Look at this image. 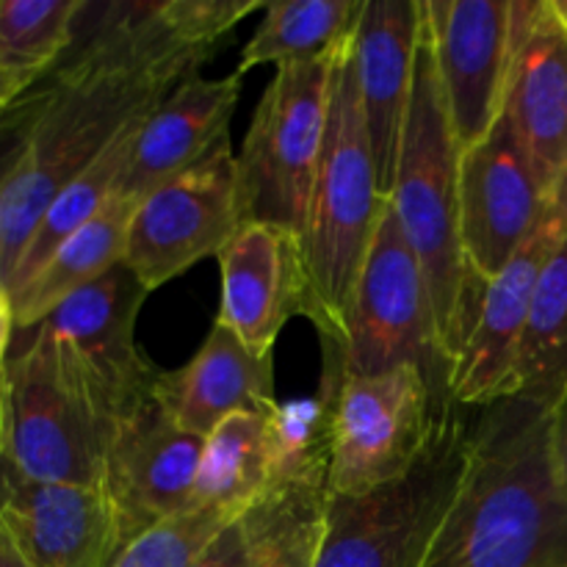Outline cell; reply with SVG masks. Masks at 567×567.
<instances>
[{"mask_svg": "<svg viewBox=\"0 0 567 567\" xmlns=\"http://www.w3.org/2000/svg\"><path fill=\"white\" fill-rule=\"evenodd\" d=\"M210 50L183 42L161 17V3H114L89 31L53 83L39 92L25 144L0 199V277L14 266L55 197L144 120L183 81L197 75Z\"/></svg>", "mask_w": 567, "mask_h": 567, "instance_id": "obj_1", "label": "cell"}, {"mask_svg": "<svg viewBox=\"0 0 567 567\" xmlns=\"http://www.w3.org/2000/svg\"><path fill=\"white\" fill-rule=\"evenodd\" d=\"M424 567H567V493L548 449V404L509 396L485 408Z\"/></svg>", "mask_w": 567, "mask_h": 567, "instance_id": "obj_2", "label": "cell"}, {"mask_svg": "<svg viewBox=\"0 0 567 567\" xmlns=\"http://www.w3.org/2000/svg\"><path fill=\"white\" fill-rule=\"evenodd\" d=\"M460 158L463 150L449 116L430 28L421 17L396 186L388 199L396 208L404 238L424 269L437 343L449 363V374L463 352L485 293V282L471 275L460 241Z\"/></svg>", "mask_w": 567, "mask_h": 567, "instance_id": "obj_3", "label": "cell"}, {"mask_svg": "<svg viewBox=\"0 0 567 567\" xmlns=\"http://www.w3.org/2000/svg\"><path fill=\"white\" fill-rule=\"evenodd\" d=\"M385 197L377 186L374 155L363 120L354 33L332 66L324 147L302 230L310 313L324 349L341 352L354 288L374 238Z\"/></svg>", "mask_w": 567, "mask_h": 567, "instance_id": "obj_4", "label": "cell"}, {"mask_svg": "<svg viewBox=\"0 0 567 567\" xmlns=\"http://www.w3.org/2000/svg\"><path fill=\"white\" fill-rule=\"evenodd\" d=\"M449 399L419 463L399 480L360 496H330L316 567H424L460 491L474 426Z\"/></svg>", "mask_w": 567, "mask_h": 567, "instance_id": "obj_5", "label": "cell"}, {"mask_svg": "<svg viewBox=\"0 0 567 567\" xmlns=\"http://www.w3.org/2000/svg\"><path fill=\"white\" fill-rule=\"evenodd\" d=\"M116 424L39 327L20 330L3 365V446L22 474L103 487Z\"/></svg>", "mask_w": 567, "mask_h": 567, "instance_id": "obj_6", "label": "cell"}, {"mask_svg": "<svg viewBox=\"0 0 567 567\" xmlns=\"http://www.w3.org/2000/svg\"><path fill=\"white\" fill-rule=\"evenodd\" d=\"M341 50V48H338ZM277 66L238 161L244 219L302 236L324 147L336 55Z\"/></svg>", "mask_w": 567, "mask_h": 567, "instance_id": "obj_7", "label": "cell"}, {"mask_svg": "<svg viewBox=\"0 0 567 567\" xmlns=\"http://www.w3.org/2000/svg\"><path fill=\"white\" fill-rule=\"evenodd\" d=\"M338 354L343 377H371L413 363L432 382L449 388V363L437 343L424 269L404 238L391 199L382 203L354 288L347 341Z\"/></svg>", "mask_w": 567, "mask_h": 567, "instance_id": "obj_8", "label": "cell"}, {"mask_svg": "<svg viewBox=\"0 0 567 567\" xmlns=\"http://www.w3.org/2000/svg\"><path fill=\"white\" fill-rule=\"evenodd\" d=\"M452 399L413 363L343 377L332 410L330 496H360L408 474Z\"/></svg>", "mask_w": 567, "mask_h": 567, "instance_id": "obj_9", "label": "cell"}, {"mask_svg": "<svg viewBox=\"0 0 567 567\" xmlns=\"http://www.w3.org/2000/svg\"><path fill=\"white\" fill-rule=\"evenodd\" d=\"M244 225L238 161L227 138L192 169L138 199L122 264L153 293L199 260L219 258Z\"/></svg>", "mask_w": 567, "mask_h": 567, "instance_id": "obj_10", "label": "cell"}, {"mask_svg": "<svg viewBox=\"0 0 567 567\" xmlns=\"http://www.w3.org/2000/svg\"><path fill=\"white\" fill-rule=\"evenodd\" d=\"M147 299L125 264L59 305L39 330L48 332L105 415L120 426L155 399L161 371L138 352L136 316Z\"/></svg>", "mask_w": 567, "mask_h": 567, "instance_id": "obj_11", "label": "cell"}, {"mask_svg": "<svg viewBox=\"0 0 567 567\" xmlns=\"http://www.w3.org/2000/svg\"><path fill=\"white\" fill-rule=\"evenodd\" d=\"M548 205L551 194L502 111L460 158V241L471 275L487 286L540 230Z\"/></svg>", "mask_w": 567, "mask_h": 567, "instance_id": "obj_12", "label": "cell"}, {"mask_svg": "<svg viewBox=\"0 0 567 567\" xmlns=\"http://www.w3.org/2000/svg\"><path fill=\"white\" fill-rule=\"evenodd\" d=\"M424 20L460 150H468L504 111L513 0H424Z\"/></svg>", "mask_w": 567, "mask_h": 567, "instance_id": "obj_13", "label": "cell"}, {"mask_svg": "<svg viewBox=\"0 0 567 567\" xmlns=\"http://www.w3.org/2000/svg\"><path fill=\"white\" fill-rule=\"evenodd\" d=\"M203 446L205 437L177 426L158 399L120 421L105 457L103 491L122 546L192 507Z\"/></svg>", "mask_w": 567, "mask_h": 567, "instance_id": "obj_14", "label": "cell"}, {"mask_svg": "<svg viewBox=\"0 0 567 567\" xmlns=\"http://www.w3.org/2000/svg\"><path fill=\"white\" fill-rule=\"evenodd\" d=\"M0 524L37 567H109L122 546L103 487L33 480L3 454Z\"/></svg>", "mask_w": 567, "mask_h": 567, "instance_id": "obj_15", "label": "cell"}, {"mask_svg": "<svg viewBox=\"0 0 567 567\" xmlns=\"http://www.w3.org/2000/svg\"><path fill=\"white\" fill-rule=\"evenodd\" d=\"M504 111L551 194L567 169V20L557 0H513Z\"/></svg>", "mask_w": 567, "mask_h": 567, "instance_id": "obj_16", "label": "cell"}, {"mask_svg": "<svg viewBox=\"0 0 567 567\" xmlns=\"http://www.w3.org/2000/svg\"><path fill=\"white\" fill-rule=\"evenodd\" d=\"M559 241L563 236L548 214L540 230L485 286L480 313L449 374V393L457 404L491 408L515 396V369L537 277Z\"/></svg>", "mask_w": 567, "mask_h": 567, "instance_id": "obj_17", "label": "cell"}, {"mask_svg": "<svg viewBox=\"0 0 567 567\" xmlns=\"http://www.w3.org/2000/svg\"><path fill=\"white\" fill-rule=\"evenodd\" d=\"M221 305L216 321L249 349L271 354L293 316L310 313L302 238L277 225L249 221L219 252Z\"/></svg>", "mask_w": 567, "mask_h": 567, "instance_id": "obj_18", "label": "cell"}, {"mask_svg": "<svg viewBox=\"0 0 567 567\" xmlns=\"http://www.w3.org/2000/svg\"><path fill=\"white\" fill-rule=\"evenodd\" d=\"M424 0H365L354 28V61L377 186L391 197L413 89Z\"/></svg>", "mask_w": 567, "mask_h": 567, "instance_id": "obj_19", "label": "cell"}, {"mask_svg": "<svg viewBox=\"0 0 567 567\" xmlns=\"http://www.w3.org/2000/svg\"><path fill=\"white\" fill-rule=\"evenodd\" d=\"M155 399L177 426L199 437H208L236 413H275L280 408L271 354L249 349L219 321L186 365L161 371Z\"/></svg>", "mask_w": 567, "mask_h": 567, "instance_id": "obj_20", "label": "cell"}, {"mask_svg": "<svg viewBox=\"0 0 567 567\" xmlns=\"http://www.w3.org/2000/svg\"><path fill=\"white\" fill-rule=\"evenodd\" d=\"M241 83L244 75L238 72L225 78L192 75L161 100L138 127L120 192L138 203L155 186L192 169L227 142Z\"/></svg>", "mask_w": 567, "mask_h": 567, "instance_id": "obj_21", "label": "cell"}, {"mask_svg": "<svg viewBox=\"0 0 567 567\" xmlns=\"http://www.w3.org/2000/svg\"><path fill=\"white\" fill-rule=\"evenodd\" d=\"M133 208L136 203L116 188L114 197L81 230L72 233L25 286L11 293L17 332L37 327L64 299L92 286L125 260Z\"/></svg>", "mask_w": 567, "mask_h": 567, "instance_id": "obj_22", "label": "cell"}, {"mask_svg": "<svg viewBox=\"0 0 567 567\" xmlns=\"http://www.w3.org/2000/svg\"><path fill=\"white\" fill-rule=\"evenodd\" d=\"M330 476L269 485L241 515L247 567H316L327 529Z\"/></svg>", "mask_w": 567, "mask_h": 567, "instance_id": "obj_23", "label": "cell"}, {"mask_svg": "<svg viewBox=\"0 0 567 567\" xmlns=\"http://www.w3.org/2000/svg\"><path fill=\"white\" fill-rule=\"evenodd\" d=\"M275 413H236L205 437L194 504L238 518L269 487Z\"/></svg>", "mask_w": 567, "mask_h": 567, "instance_id": "obj_24", "label": "cell"}, {"mask_svg": "<svg viewBox=\"0 0 567 567\" xmlns=\"http://www.w3.org/2000/svg\"><path fill=\"white\" fill-rule=\"evenodd\" d=\"M147 116H144V120H147ZM144 120H136L133 125H127L125 131L103 150V155H100L89 169H83L81 175L50 203V208L44 210V216L39 219L33 236L28 238L20 260H17L14 275H11L9 286H6L9 288V297L17 288L25 286V282L48 264L50 255H53L72 233L81 230V227L86 225L111 197H114L122 177H125L127 166H131L138 127H142Z\"/></svg>", "mask_w": 567, "mask_h": 567, "instance_id": "obj_25", "label": "cell"}, {"mask_svg": "<svg viewBox=\"0 0 567 567\" xmlns=\"http://www.w3.org/2000/svg\"><path fill=\"white\" fill-rule=\"evenodd\" d=\"M365 0H280L266 6L264 22L244 48L236 72L264 64L310 61L341 48L354 33Z\"/></svg>", "mask_w": 567, "mask_h": 567, "instance_id": "obj_26", "label": "cell"}, {"mask_svg": "<svg viewBox=\"0 0 567 567\" xmlns=\"http://www.w3.org/2000/svg\"><path fill=\"white\" fill-rule=\"evenodd\" d=\"M567 388V238L557 244L537 277L529 308L518 369L515 396L551 408Z\"/></svg>", "mask_w": 567, "mask_h": 567, "instance_id": "obj_27", "label": "cell"}, {"mask_svg": "<svg viewBox=\"0 0 567 567\" xmlns=\"http://www.w3.org/2000/svg\"><path fill=\"white\" fill-rule=\"evenodd\" d=\"M83 0H0V66L39 81L75 44Z\"/></svg>", "mask_w": 567, "mask_h": 567, "instance_id": "obj_28", "label": "cell"}, {"mask_svg": "<svg viewBox=\"0 0 567 567\" xmlns=\"http://www.w3.org/2000/svg\"><path fill=\"white\" fill-rule=\"evenodd\" d=\"M233 520L238 518L192 504L125 543L109 567H192Z\"/></svg>", "mask_w": 567, "mask_h": 567, "instance_id": "obj_29", "label": "cell"}, {"mask_svg": "<svg viewBox=\"0 0 567 567\" xmlns=\"http://www.w3.org/2000/svg\"><path fill=\"white\" fill-rule=\"evenodd\" d=\"M260 6V0H166L161 17L188 44L214 53L225 33Z\"/></svg>", "mask_w": 567, "mask_h": 567, "instance_id": "obj_30", "label": "cell"}, {"mask_svg": "<svg viewBox=\"0 0 567 567\" xmlns=\"http://www.w3.org/2000/svg\"><path fill=\"white\" fill-rule=\"evenodd\" d=\"M39 92H28L9 114L0 120V199H3L6 181H9L11 169H14L17 158L22 153V144H25L28 127H31L33 111H37Z\"/></svg>", "mask_w": 567, "mask_h": 567, "instance_id": "obj_31", "label": "cell"}, {"mask_svg": "<svg viewBox=\"0 0 567 567\" xmlns=\"http://www.w3.org/2000/svg\"><path fill=\"white\" fill-rule=\"evenodd\" d=\"M192 567H247V546L238 520H233Z\"/></svg>", "mask_w": 567, "mask_h": 567, "instance_id": "obj_32", "label": "cell"}, {"mask_svg": "<svg viewBox=\"0 0 567 567\" xmlns=\"http://www.w3.org/2000/svg\"><path fill=\"white\" fill-rule=\"evenodd\" d=\"M548 449L559 485L567 493V388L548 408Z\"/></svg>", "mask_w": 567, "mask_h": 567, "instance_id": "obj_33", "label": "cell"}, {"mask_svg": "<svg viewBox=\"0 0 567 567\" xmlns=\"http://www.w3.org/2000/svg\"><path fill=\"white\" fill-rule=\"evenodd\" d=\"M33 86H37V81H31V78H22V75H17V72H9L0 66V120H3V116L9 114V111L14 109V105L20 103V100L25 97Z\"/></svg>", "mask_w": 567, "mask_h": 567, "instance_id": "obj_34", "label": "cell"}, {"mask_svg": "<svg viewBox=\"0 0 567 567\" xmlns=\"http://www.w3.org/2000/svg\"><path fill=\"white\" fill-rule=\"evenodd\" d=\"M14 308H11L9 288H6L3 277H0V374H3L6 358L11 352V341H14Z\"/></svg>", "mask_w": 567, "mask_h": 567, "instance_id": "obj_35", "label": "cell"}, {"mask_svg": "<svg viewBox=\"0 0 567 567\" xmlns=\"http://www.w3.org/2000/svg\"><path fill=\"white\" fill-rule=\"evenodd\" d=\"M548 214H551V219H554V225H557L559 236L567 238V169L563 172V177L557 181V186H554Z\"/></svg>", "mask_w": 567, "mask_h": 567, "instance_id": "obj_36", "label": "cell"}, {"mask_svg": "<svg viewBox=\"0 0 567 567\" xmlns=\"http://www.w3.org/2000/svg\"><path fill=\"white\" fill-rule=\"evenodd\" d=\"M0 567H37L20 548H17V543L11 540V535L6 532L3 524H0Z\"/></svg>", "mask_w": 567, "mask_h": 567, "instance_id": "obj_37", "label": "cell"}, {"mask_svg": "<svg viewBox=\"0 0 567 567\" xmlns=\"http://www.w3.org/2000/svg\"><path fill=\"white\" fill-rule=\"evenodd\" d=\"M0 446H3V374H0Z\"/></svg>", "mask_w": 567, "mask_h": 567, "instance_id": "obj_38", "label": "cell"}, {"mask_svg": "<svg viewBox=\"0 0 567 567\" xmlns=\"http://www.w3.org/2000/svg\"><path fill=\"white\" fill-rule=\"evenodd\" d=\"M557 6H559V11H563V17L567 20V0H557Z\"/></svg>", "mask_w": 567, "mask_h": 567, "instance_id": "obj_39", "label": "cell"}]
</instances>
